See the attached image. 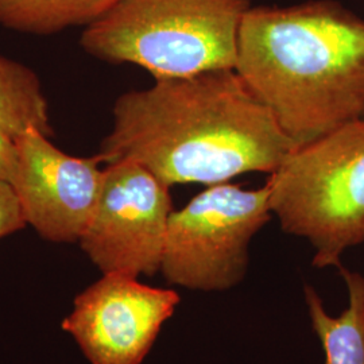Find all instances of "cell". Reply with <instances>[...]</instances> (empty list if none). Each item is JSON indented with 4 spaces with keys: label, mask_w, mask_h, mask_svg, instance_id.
<instances>
[{
    "label": "cell",
    "mask_w": 364,
    "mask_h": 364,
    "mask_svg": "<svg viewBox=\"0 0 364 364\" xmlns=\"http://www.w3.org/2000/svg\"><path fill=\"white\" fill-rule=\"evenodd\" d=\"M112 117L103 162L135 161L168 186L272 174L296 147L235 69L156 78L120 95Z\"/></svg>",
    "instance_id": "1"
},
{
    "label": "cell",
    "mask_w": 364,
    "mask_h": 364,
    "mask_svg": "<svg viewBox=\"0 0 364 364\" xmlns=\"http://www.w3.org/2000/svg\"><path fill=\"white\" fill-rule=\"evenodd\" d=\"M235 70L297 146L364 117V19L335 0L248 10Z\"/></svg>",
    "instance_id": "2"
},
{
    "label": "cell",
    "mask_w": 364,
    "mask_h": 364,
    "mask_svg": "<svg viewBox=\"0 0 364 364\" xmlns=\"http://www.w3.org/2000/svg\"><path fill=\"white\" fill-rule=\"evenodd\" d=\"M251 0H122L81 33L80 45L109 64L141 66L154 78L235 69Z\"/></svg>",
    "instance_id": "3"
},
{
    "label": "cell",
    "mask_w": 364,
    "mask_h": 364,
    "mask_svg": "<svg viewBox=\"0 0 364 364\" xmlns=\"http://www.w3.org/2000/svg\"><path fill=\"white\" fill-rule=\"evenodd\" d=\"M267 186L274 216L309 242L313 266L338 267L364 243V117L294 147Z\"/></svg>",
    "instance_id": "4"
},
{
    "label": "cell",
    "mask_w": 364,
    "mask_h": 364,
    "mask_svg": "<svg viewBox=\"0 0 364 364\" xmlns=\"http://www.w3.org/2000/svg\"><path fill=\"white\" fill-rule=\"evenodd\" d=\"M270 189L208 186L170 216L161 273L174 287L224 291L247 274L250 245L272 219Z\"/></svg>",
    "instance_id": "5"
},
{
    "label": "cell",
    "mask_w": 364,
    "mask_h": 364,
    "mask_svg": "<svg viewBox=\"0 0 364 364\" xmlns=\"http://www.w3.org/2000/svg\"><path fill=\"white\" fill-rule=\"evenodd\" d=\"M170 186L141 164H108L97 205L78 245L103 274L134 278L161 270L173 201Z\"/></svg>",
    "instance_id": "6"
},
{
    "label": "cell",
    "mask_w": 364,
    "mask_h": 364,
    "mask_svg": "<svg viewBox=\"0 0 364 364\" xmlns=\"http://www.w3.org/2000/svg\"><path fill=\"white\" fill-rule=\"evenodd\" d=\"M178 304L176 290L103 274L75 299L63 328L92 364H142Z\"/></svg>",
    "instance_id": "7"
},
{
    "label": "cell",
    "mask_w": 364,
    "mask_h": 364,
    "mask_svg": "<svg viewBox=\"0 0 364 364\" xmlns=\"http://www.w3.org/2000/svg\"><path fill=\"white\" fill-rule=\"evenodd\" d=\"M15 142L19 159L10 185L27 224L45 240L78 243L102 192V156L66 154L34 129Z\"/></svg>",
    "instance_id": "8"
},
{
    "label": "cell",
    "mask_w": 364,
    "mask_h": 364,
    "mask_svg": "<svg viewBox=\"0 0 364 364\" xmlns=\"http://www.w3.org/2000/svg\"><path fill=\"white\" fill-rule=\"evenodd\" d=\"M338 269L348 291V305L338 317L326 312L314 287H304L313 331L323 347L324 364H364V275L343 263Z\"/></svg>",
    "instance_id": "9"
},
{
    "label": "cell",
    "mask_w": 364,
    "mask_h": 364,
    "mask_svg": "<svg viewBox=\"0 0 364 364\" xmlns=\"http://www.w3.org/2000/svg\"><path fill=\"white\" fill-rule=\"evenodd\" d=\"M122 0H0V26L46 37L100 21Z\"/></svg>",
    "instance_id": "10"
},
{
    "label": "cell",
    "mask_w": 364,
    "mask_h": 364,
    "mask_svg": "<svg viewBox=\"0 0 364 364\" xmlns=\"http://www.w3.org/2000/svg\"><path fill=\"white\" fill-rule=\"evenodd\" d=\"M0 129L13 139L26 131L54 135L49 102L38 75L28 66L0 54Z\"/></svg>",
    "instance_id": "11"
},
{
    "label": "cell",
    "mask_w": 364,
    "mask_h": 364,
    "mask_svg": "<svg viewBox=\"0 0 364 364\" xmlns=\"http://www.w3.org/2000/svg\"><path fill=\"white\" fill-rule=\"evenodd\" d=\"M19 200L9 182L0 181V240L26 227Z\"/></svg>",
    "instance_id": "12"
},
{
    "label": "cell",
    "mask_w": 364,
    "mask_h": 364,
    "mask_svg": "<svg viewBox=\"0 0 364 364\" xmlns=\"http://www.w3.org/2000/svg\"><path fill=\"white\" fill-rule=\"evenodd\" d=\"M18 159L15 139L0 129V181L13 182L18 169Z\"/></svg>",
    "instance_id": "13"
}]
</instances>
